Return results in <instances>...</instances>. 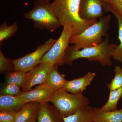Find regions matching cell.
I'll return each mask as SVG.
<instances>
[{
    "instance_id": "obj_1",
    "label": "cell",
    "mask_w": 122,
    "mask_h": 122,
    "mask_svg": "<svg viewBox=\"0 0 122 122\" xmlns=\"http://www.w3.org/2000/svg\"><path fill=\"white\" fill-rule=\"evenodd\" d=\"M81 0H54L51 6L63 26L68 25L73 29V35H79L97 21V20H86L79 14Z\"/></svg>"
},
{
    "instance_id": "obj_2",
    "label": "cell",
    "mask_w": 122,
    "mask_h": 122,
    "mask_svg": "<svg viewBox=\"0 0 122 122\" xmlns=\"http://www.w3.org/2000/svg\"><path fill=\"white\" fill-rule=\"evenodd\" d=\"M109 40L107 34L102 43L96 46L78 50L73 45L69 46L65 54V64L72 66L73 61L76 59L85 58L90 61H97L103 66H111L112 51L117 46L110 44Z\"/></svg>"
},
{
    "instance_id": "obj_3",
    "label": "cell",
    "mask_w": 122,
    "mask_h": 122,
    "mask_svg": "<svg viewBox=\"0 0 122 122\" xmlns=\"http://www.w3.org/2000/svg\"><path fill=\"white\" fill-rule=\"evenodd\" d=\"M111 18V15L104 16L80 34L72 35L70 44H73L78 50L100 45L103 41V37L107 34Z\"/></svg>"
},
{
    "instance_id": "obj_4",
    "label": "cell",
    "mask_w": 122,
    "mask_h": 122,
    "mask_svg": "<svg viewBox=\"0 0 122 122\" xmlns=\"http://www.w3.org/2000/svg\"><path fill=\"white\" fill-rule=\"evenodd\" d=\"M25 16L32 20L35 28L45 29L53 32L61 25L49 0H38L34 3V8Z\"/></svg>"
},
{
    "instance_id": "obj_5",
    "label": "cell",
    "mask_w": 122,
    "mask_h": 122,
    "mask_svg": "<svg viewBox=\"0 0 122 122\" xmlns=\"http://www.w3.org/2000/svg\"><path fill=\"white\" fill-rule=\"evenodd\" d=\"M51 102L64 118L73 114L81 107L89 105L90 100L82 94H70L61 89L56 92Z\"/></svg>"
},
{
    "instance_id": "obj_6",
    "label": "cell",
    "mask_w": 122,
    "mask_h": 122,
    "mask_svg": "<svg viewBox=\"0 0 122 122\" xmlns=\"http://www.w3.org/2000/svg\"><path fill=\"white\" fill-rule=\"evenodd\" d=\"M73 34V29L68 25L63 26L60 37L50 49L41 58L40 63H49L52 65L61 66L65 64L66 51L69 46L70 38Z\"/></svg>"
},
{
    "instance_id": "obj_7",
    "label": "cell",
    "mask_w": 122,
    "mask_h": 122,
    "mask_svg": "<svg viewBox=\"0 0 122 122\" xmlns=\"http://www.w3.org/2000/svg\"><path fill=\"white\" fill-rule=\"evenodd\" d=\"M57 39L50 38L37 46L35 51L22 57L13 60L15 71L28 72L39 64L44 55L49 50Z\"/></svg>"
},
{
    "instance_id": "obj_8",
    "label": "cell",
    "mask_w": 122,
    "mask_h": 122,
    "mask_svg": "<svg viewBox=\"0 0 122 122\" xmlns=\"http://www.w3.org/2000/svg\"><path fill=\"white\" fill-rule=\"evenodd\" d=\"M107 11L104 0H81L79 14L81 19L86 20H97L103 17Z\"/></svg>"
},
{
    "instance_id": "obj_9",
    "label": "cell",
    "mask_w": 122,
    "mask_h": 122,
    "mask_svg": "<svg viewBox=\"0 0 122 122\" xmlns=\"http://www.w3.org/2000/svg\"><path fill=\"white\" fill-rule=\"evenodd\" d=\"M52 66L49 63H39L27 72L26 82L22 87V91H29L34 86L44 84Z\"/></svg>"
},
{
    "instance_id": "obj_10",
    "label": "cell",
    "mask_w": 122,
    "mask_h": 122,
    "mask_svg": "<svg viewBox=\"0 0 122 122\" xmlns=\"http://www.w3.org/2000/svg\"><path fill=\"white\" fill-rule=\"evenodd\" d=\"M56 91L45 84L38 85L29 91L23 92L18 96L25 102L42 103L51 102Z\"/></svg>"
},
{
    "instance_id": "obj_11",
    "label": "cell",
    "mask_w": 122,
    "mask_h": 122,
    "mask_svg": "<svg viewBox=\"0 0 122 122\" xmlns=\"http://www.w3.org/2000/svg\"><path fill=\"white\" fill-rule=\"evenodd\" d=\"M94 72H89L86 75L71 81H66L63 89L73 94H82L96 77Z\"/></svg>"
},
{
    "instance_id": "obj_12",
    "label": "cell",
    "mask_w": 122,
    "mask_h": 122,
    "mask_svg": "<svg viewBox=\"0 0 122 122\" xmlns=\"http://www.w3.org/2000/svg\"><path fill=\"white\" fill-rule=\"evenodd\" d=\"M41 105L38 102L26 103L16 112L15 122H37Z\"/></svg>"
},
{
    "instance_id": "obj_13",
    "label": "cell",
    "mask_w": 122,
    "mask_h": 122,
    "mask_svg": "<svg viewBox=\"0 0 122 122\" xmlns=\"http://www.w3.org/2000/svg\"><path fill=\"white\" fill-rule=\"evenodd\" d=\"M37 122H64L63 117L54 106L49 102L41 103Z\"/></svg>"
},
{
    "instance_id": "obj_14",
    "label": "cell",
    "mask_w": 122,
    "mask_h": 122,
    "mask_svg": "<svg viewBox=\"0 0 122 122\" xmlns=\"http://www.w3.org/2000/svg\"><path fill=\"white\" fill-rule=\"evenodd\" d=\"M58 66L53 65L51 67L47 78L44 84L55 91L63 89L66 82L65 75L61 74L58 71Z\"/></svg>"
},
{
    "instance_id": "obj_15",
    "label": "cell",
    "mask_w": 122,
    "mask_h": 122,
    "mask_svg": "<svg viewBox=\"0 0 122 122\" xmlns=\"http://www.w3.org/2000/svg\"><path fill=\"white\" fill-rule=\"evenodd\" d=\"M93 122H122V109L106 112L94 107Z\"/></svg>"
},
{
    "instance_id": "obj_16",
    "label": "cell",
    "mask_w": 122,
    "mask_h": 122,
    "mask_svg": "<svg viewBox=\"0 0 122 122\" xmlns=\"http://www.w3.org/2000/svg\"><path fill=\"white\" fill-rule=\"evenodd\" d=\"M26 102L19 96L1 95L0 96V111H11L17 112Z\"/></svg>"
},
{
    "instance_id": "obj_17",
    "label": "cell",
    "mask_w": 122,
    "mask_h": 122,
    "mask_svg": "<svg viewBox=\"0 0 122 122\" xmlns=\"http://www.w3.org/2000/svg\"><path fill=\"white\" fill-rule=\"evenodd\" d=\"M94 108L86 105L73 114L63 118L64 122H93Z\"/></svg>"
},
{
    "instance_id": "obj_18",
    "label": "cell",
    "mask_w": 122,
    "mask_h": 122,
    "mask_svg": "<svg viewBox=\"0 0 122 122\" xmlns=\"http://www.w3.org/2000/svg\"><path fill=\"white\" fill-rule=\"evenodd\" d=\"M122 97V87L110 91L107 102L101 109L106 112L116 110L118 102Z\"/></svg>"
},
{
    "instance_id": "obj_19",
    "label": "cell",
    "mask_w": 122,
    "mask_h": 122,
    "mask_svg": "<svg viewBox=\"0 0 122 122\" xmlns=\"http://www.w3.org/2000/svg\"><path fill=\"white\" fill-rule=\"evenodd\" d=\"M27 72L21 71H14L7 74L5 79V84H15L22 87L25 84Z\"/></svg>"
},
{
    "instance_id": "obj_20",
    "label": "cell",
    "mask_w": 122,
    "mask_h": 122,
    "mask_svg": "<svg viewBox=\"0 0 122 122\" xmlns=\"http://www.w3.org/2000/svg\"><path fill=\"white\" fill-rule=\"evenodd\" d=\"M18 30V26L16 22H15L10 26L7 25L6 22H4L0 26V45L8 38L15 34Z\"/></svg>"
},
{
    "instance_id": "obj_21",
    "label": "cell",
    "mask_w": 122,
    "mask_h": 122,
    "mask_svg": "<svg viewBox=\"0 0 122 122\" xmlns=\"http://www.w3.org/2000/svg\"><path fill=\"white\" fill-rule=\"evenodd\" d=\"M115 16L118 20V38L120 44L112 51V57L114 60L122 62V17L118 15Z\"/></svg>"
},
{
    "instance_id": "obj_22",
    "label": "cell",
    "mask_w": 122,
    "mask_h": 122,
    "mask_svg": "<svg viewBox=\"0 0 122 122\" xmlns=\"http://www.w3.org/2000/svg\"><path fill=\"white\" fill-rule=\"evenodd\" d=\"M114 72V77L111 82L107 85L110 91L122 87V68L119 66H115Z\"/></svg>"
},
{
    "instance_id": "obj_23",
    "label": "cell",
    "mask_w": 122,
    "mask_h": 122,
    "mask_svg": "<svg viewBox=\"0 0 122 122\" xmlns=\"http://www.w3.org/2000/svg\"><path fill=\"white\" fill-rule=\"evenodd\" d=\"M107 12H110L114 15L122 17V0H104Z\"/></svg>"
},
{
    "instance_id": "obj_24",
    "label": "cell",
    "mask_w": 122,
    "mask_h": 122,
    "mask_svg": "<svg viewBox=\"0 0 122 122\" xmlns=\"http://www.w3.org/2000/svg\"><path fill=\"white\" fill-rule=\"evenodd\" d=\"M15 71L13 60L7 58L3 54L1 48L0 49V72L8 73Z\"/></svg>"
},
{
    "instance_id": "obj_25",
    "label": "cell",
    "mask_w": 122,
    "mask_h": 122,
    "mask_svg": "<svg viewBox=\"0 0 122 122\" xmlns=\"http://www.w3.org/2000/svg\"><path fill=\"white\" fill-rule=\"evenodd\" d=\"M20 86L12 83L5 84L0 90V96L9 95L17 96L22 92L20 90Z\"/></svg>"
},
{
    "instance_id": "obj_26",
    "label": "cell",
    "mask_w": 122,
    "mask_h": 122,
    "mask_svg": "<svg viewBox=\"0 0 122 122\" xmlns=\"http://www.w3.org/2000/svg\"><path fill=\"white\" fill-rule=\"evenodd\" d=\"M16 112L11 111H0V122H15Z\"/></svg>"
}]
</instances>
